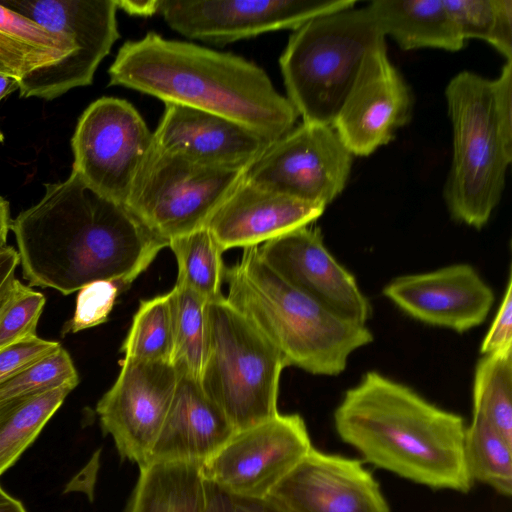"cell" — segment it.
Masks as SVG:
<instances>
[{"instance_id": "cell-17", "label": "cell", "mask_w": 512, "mask_h": 512, "mask_svg": "<svg viewBox=\"0 0 512 512\" xmlns=\"http://www.w3.org/2000/svg\"><path fill=\"white\" fill-rule=\"evenodd\" d=\"M382 293L410 317L458 333L481 325L495 300L492 288L467 263L396 277Z\"/></svg>"}, {"instance_id": "cell-41", "label": "cell", "mask_w": 512, "mask_h": 512, "mask_svg": "<svg viewBox=\"0 0 512 512\" xmlns=\"http://www.w3.org/2000/svg\"><path fill=\"white\" fill-rule=\"evenodd\" d=\"M19 81L9 75L0 73V101L18 89ZM4 141V134L0 130V142Z\"/></svg>"}, {"instance_id": "cell-11", "label": "cell", "mask_w": 512, "mask_h": 512, "mask_svg": "<svg viewBox=\"0 0 512 512\" xmlns=\"http://www.w3.org/2000/svg\"><path fill=\"white\" fill-rule=\"evenodd\" d=\"M299 414H276L237 431L200 465L205 480L238 495L267 497L312 448Z\"/></svg>"}, {"instance_id": "cell-16", "label": "cell", "mask_w": 512, "mask_h": 512, "mask_svg": "<svg viewBox=\"0 0 512 512\" xmlns=\"http://www.w3.org/2000/svg\"><path fill=\"white\" fill-rule=\"evenodd\" d=\"M268 497L287 512H390L378 482L359 460L314 447Z\"/></svg>"}, {"instance_id": "cell-19", "label": "cell", "mask_w": 512, "mask_h": 512, "mask_svg": "<svg viewBox=\"0 0 512 512\" xmlns=\"http://www.w3.org/2000/svg\"><path fill=\"white\" fill-rule=\"evenodd\" d=\"M154 144L197 163L221 167H246L271 143L247 127L199 109L166 103Z\"/></svg>"}, {"instance_id": "cell-15", "label": "cell", "mask_w": 512, "mask_h": 512, "mask_svg": "<svg viewBox=\"0 0 512 512\" xmlns=\"http://www.w3.org/2000/svg\"><path fill=\"white\" fill-rule=\"evenodd\" d=\"M262 260L284 281L337 314L366 324L369 299L324 245L321 230L303 226L258 246Z\"/></svg>"}, {"instance_id": "cell-13", "label": "cell", "mask_w": 512, "mask_h": 512, "mask_svg": "<svg viewBox=\"0 0 512 512\" xmlns=\"http://www.w3.org/2000/svg\"><path fill=\"white\" fill-rule=\"evenodd\" d=\"M120 373L96 406L100 425L122 459L144 466L172 401L179 373L166 361L123 358Z\"/></svg>"}, {"instance_id": "cell-36", "label": "cell", "mask_w": 512, "mask_h": 512, "mask_svg": "<svg viewBox=\"0 0 512 512\" xmlns=\"http://www.w3.org/2000/svg\"><path fill=\"white\" fill-rule=\"evenodd\" d=\"M509 348H512L511 275H509L507 286L496 316L481 343L480 353L482 355H489Z\"/></svg>"}, {"instance_id": "cell-26", "label": "cell", "mask_w": 512, "mask_h": 512, "mask_svg": "<svg viewBox=\"0 0 512 512\" xmlns=\"http://www.w3.org/2000/svg\"><path fill=\"white\" fill-rule=\"evenodd\" d=\"M168 247L177 262L176 285L194 291L208 302L224 296V251L206 226L169 240Z\"/></svg>"}, {"instance_id": "cell-12", "label": "cell", "mask_w": 512, "mask_h": 512, "mask_svg": "<svg viewBox=\"0 0 512 512\" xmlns=\"http://www.w3.org/2000/svg\"><path fill=\"white\" fill-rule=\"evenodd\" d=\"M354 5L353 0H162L160 13L186 38L226 45L270 31H293Z\"/></svg>"}, {"instance_id": "cell-25", "label": "cell", "mask_w": 512, "mask_h": 512, "mask_svg": "<svg viewBox=\"0 0 512 512\" xmlns=\"http://www.w3.org/2000/svg\"><path fill=\"white\" fill-rule=\"evenodd\" d=\"M168 294L173 328L171 363L179 373L200 380L209 345L208 301L176 284Z\"/></svg>"}, {"instance_id": "cell-3", "label": "cell", "mask_w": 512, "mask_h": 512, "mask_svg": "<svg viewBox=\"0 0 512 512\" xmlns=\"http://www.w3.org/2000/svg\"><path fill=\"white\" fill-rule=\"evenodd\" d=\"M333 419L341 440L378 468L433 489L472 488L464 419L403 383L367 371L345 391Z\"/></svg>"}, {"instance_id": "cell-30", "label": "cell", "mask_w": 512, "mask_h": 512, "mask_svg": "<svg viewBox=\"0 0 512 512\" xmlns=\"http://www.w3.org/2000/svg\"><path fill=\"white\" fill-rule=\"evenodd\" d=\"M444 3L465 41L483 40L507 61H512V1L444 0Z\"/></svg>"}, {"instance_id": "cell-14", "label": "cell", "mask_w": 512, "mask_h": 512, "mask_svg": "<svg viewBox=\"0 0 512 512\" xmlns=\"http://www.w3.org/2000/svg\"><path fill=\"white\" fill-rule=\"evenodd\" d=\"M412 108L410 88L385 44L365 58L331 126L352 155L368 156L409 122Z\"/></svg>"}, {"instance_id": "cell-21", "label": "cell", "mask_w": 512, "mask_h": 512, "mask_svg": "<svg viewBox=\"0 0 512 512\" xmlns=\"http://www.w3.org/2000/svg\"><path fill=\"white\" fill-rule=\"evenodd\" d=\"M0 4L72 42L89 85L120 37L115 0H1Z\"/></svg>"}, {"instance_id": "cell-18", "label": "cell", "mask_w": 512, "mask_h": 512, "mask_svg": "<svg viewBox=\"0 0 512 512\" xmlns=\"http://www.w3.org/2000/svg\"><path fill=\"white\" fill-rule=\"evenodd\" d=\"M325 206L276 193L242 178L206 227L225 252L252 248L310 225Z\"/></svg>"}, {"instance_id": "cell-29", "label": "cell", "mask_w": 512, "mask_h": 512, "mask_svg": "<svg viewBox=\"0 0 512 512\" xmlns=\"http://www.w3.org/2000/svg\"><path fill=\"white\" fill-rule=\"evenodd\" d=\"M172 351L169 294L140 301L120 352L124 358L171 363Z\"/></svg>"}, {"instance_id": "cell-23", "label": "cell", "mask_w": 512, "mask_h": 512, "mask_svg": "<svg viewBox=\"0 0 512 512\" xmlns=\"http://www.w3.org/2000/svg\"><path fill=\"white\" fill-rule=\"evenodd\" d=\"M139 469L126 512H205L206 481L199 464L152 462Z\"/></svg>"}, {"instance_id": "cell-5", "label": "cell", "mask_w": 512, "mask_h": 512, "mask_svg": "<svg viewBox=\"0 0 512 512\" xmlns=\"http://www.w3.org/2000/svg\"><path fill=\"white\" fill-rule=\"evenodd\" d=\"M445 98L453 150L443 198L454 221L480 230L501 200L512 163V61L492 79L456 74Z\"/></svg>"}, {"instance_id": "cell-38", "label": "cell", "mask_w": 512, "mask_h": 512, "mask_svg": "<svg viewBox=\"0 0 512 512\" xmlns=\"http://www.w3.org/2000/svg\"><path fill=\"white\" fill-rule=\"evenodd\" d=\"M162 0H115L118 10H123L127 14L139 17H149L160 13Z\"/></svg>"}, {"instance_id": "cell-39", "label": "cell", "mask_w": 512, "mask_h": 512, "mask_svg": "<svg viewBox=\"0 0 512 512\" xmlns=\"http://www.w3.org/2000/svg\"><path fill=\"white\" fill-rule=\"evenodd\" d=\"M13 220L10 216L9 202L0 196V249L6 246L9 230Z\"/></svg>"}, {"instance_id": "cell-2", "label": "cell", "mask_w": 512, "mask_h": 512, "mask_svg": "<svg viewBox=\"0 0 512 512\" xmlns=\"http://www.w3.org/2000/svg\"><path fill=\"white\" fill-rule=\"evenodd\" d=\"M108 75L109 85L225 117L270 142L293 129L299 117L253 62L155 32L125 42Z\"/></svg>"}, {"instance_id": "cell-4", "label": "cell", "mask_w": 512, "mask_h": 512, "mask_svg": "<svg viewBox=\"0 0 512 512\" xmlns=\"http://www.w3.org/2000/svg\"><path fill=\"white\" fill-rule=\"evenodd\" d=\"M228 302L280 352L286 366L319 376H337L349 357L369 345L368 326L347 319L284 281L246 248L227 268Z\"/></svg>"}, {"instance_id": "cell-35", "label": "cell", "mask_w": 512, "mask_h": 512, "mask_svg": "<svg viewBox=\"0 0 512 512\" xmlns=\"http://www.w3.org/2000/svg\"><path fill=\"white\" fill-rule=\"evenodd\" d=\"M206 481L205 512H287L271 498L248 497L228 492Z\"/></svg>"}, {"instance_id": "cell-27", "label": "cell", "mask_w": 512, "mask_h": 512, "mask_svg": "<svg viewBox=\"0 0 512 512\" xmlns=\"http://www.w3.org/2000/svg\"><path fill=\"white\" fill-rule=\"evenodd\" d=\"M463 457L473 481L481 482L502 496L512 494V443L479 416L466 425Z\"/></svg>"}, {"instance_id": "cell-37", "label": "cell", "mask_w": 512, "mask_h": 512, "mask_svg": "<svg viewBox=\"0 0 512 512\" xmlns=\"http://www.w3.org/2000/svg\"><path fill=\"white\" fill-rule=\"evenodd\" d=\"M20 263L18 251L12 246L0 249V300L14 281L15 271Z\"/></svg>"}, {"instance_id": "cell-10", "label": "cell", "mask_w": 512, "mask_h": 512, "mask_svg": "<svg viewBox=\"0 0 512 512\" xmlns=\"http://www.w3.org/2000/svg\"><path fill=\"white\" fill-rule=\"evenodd\" d=\"M352 154L331 125L302 122L271 142L243 179L264 189L327 206L345 188Z\"/></svg>"}, {"instance_id": "cell-8", "label": "cell", "mask_w": 512, "mask_h": 512, "mask_svg": "<svg viewBox=\"0 0 512 512\" xmlns=\"http://www.w3.org/2000/svg\"><path fill=\"white\" fill-rule=\"evenodd\" d=\"M244 171L203 165L154 144L125 208L151 233L169 242L205 227Z\"/></svg>"}, {"instance_id": "cell-9", "label": "cell", "mask_w": 512, "mask_h": 512, "mask_svg": "<svg viewBox=\"0 0 512 512\" xmlns=\"http://www.w3.org/2000/svg\"><path fill=\"white\" fill-rule=\"evenodd\" d=\"M71 147L72 171L98 195L125 207L154 138L130 102L102 97L79 117Z\"/></svg>"}, {"instance_id": "cell-42", "label": "cell", "mask_w": 512, "mask_h": 512, "mask_svg": "<svg viewBox=\"0 0 512 512\" xmlns=\"http://www.w3.org/2000/svg\"><path fill=\"white\" fill-rule=\"evenodd\" d=\"M0 73L1 74H6L8 75V73L6 72V70L0 65Z\"/></svg>"}, {"instance_id": "cell-33", "label": "cell", "mask_w": 512, "mask_h": 512, "mask_svg": "<svg viewBox=\"0 0 512 512\" xmlns=\"http://www.w3.org/2000/svg\"><path fill=\"white\" fill-rule=\"evenodd\" d=\"M121 292L118 283L108 280L94 281L82 287L76 297L74 315L64 324L62 335L105 323Z\"/></svg>"}, {"instance_id": "cell-1", "label": "cell", "mask_w": 512, "mask_h": 512, "mask_svg": "<svg viewBox=\"0 0 512 512\" xmlns=\"http://www.w3.org/2000/svg\"><path fill=\"white\" fill-rule=\"evenodd\" d=\"M44 187L42 198L20 212L11 227L29 286L69 295L108 280L124 292L168 246L73 171Z\"/></svg>"}, {"instance_id": "cell-28", "label": "cell", "mask_w": 512, "mask_h": 512, "mask_svg": "<svg viewBox=\"0 0 512 512\" xmlns=\"http://www.w3.org/2000/svg\"><path fill=\"white\" fill-rule=\"evenodd\" d=\"M473 415L512 443V348L482 355L475 367Z\"/></svg>"}, {"instance_id": "cell-32", "label": "cell", "mask_w": 512, "mask_h": 512, "mask_svg": "<svg viewBox=\"0 0 512 512\" xmlns=\"http://www.w3.org/2000/svg\"><path fill=\"white\" fill-rule=\"evenodd\" d=\"M46 299L14 279L0 300V348L36 336Z\"/></svg>"}, {"instance_id": "cell-31", "label": "cell", "mask_w": 512, "mask_h": 512, "mask_svg": "<svg viewBox=\"0 0 512 512\" xmlns=\"http://www.w3.org/2000/svg\"><path fill=\"white\" fill-rule=\"evenodd\" d=\"M79 376L69 353L61 347L0 384V406L62 386L76 387Z\"/></svg>"}, {"instance_id": "cell-40", "label": "cell", "mask_w": 512, "mask_h": 512, "mask_svg": "<svg viewBox=\"0 0 512 512\" xmlns=\"http://www.w3.org/2000/svg\"><path fill=\"white\" fill-rule=\"evenodd\" d=\"M0 512H27L22 503L0 486Z\"/></svg>"}, {"instance_id": "cell-20", "label": "cell", "mask_w": 512, "mask_h": 512, "mask_svg": "<svg viewBox=\"0 0 512 512\" xmlns=\"http://www.w3.org/2000/svg\"><path fill=\"white\" fill-rule=\"evenodd\" d=\"M235 432L223 411L204 392L200 380L179 373L167 415L146 464L201 465Z\"/></svg>"}, {"instance_id": "cell-6", "label": "cell", "mask_w": 512, "mask_h": 512, "mask_svg": "<svg viewBox=\"0 0 512 512\" xmlns=\"http://www.w3.org/2000/svg\"><path fill=\"white\" fill-rule=\"evenodd\" d=\"M385 36L366 8L313 18L293 30L279 65L304 122L331 125L367 55Z\"/></svg>"}, {"instance_id": "cell-34", "label": "cell", "mask_w": 512, "mask_h": 512, "mask_svg": "<svg viewBox=\"0 0 512 512\" xmlns=\"http://www.w3.org/2000/svg\"><path fill=\"white\" fill-rule=\"evenodd\" d=\"M61 347L36 335L0 348V384Z\"/></svg>"}, {"instance_id": "cell-22", "label": "cell", "mask_w": 512, "mask_h": 512, "mask_svg": "<svg viewBox=\"0 0 512 512\" xmlns=\"http://www.w3.org/2000/svg\"><path fill=\"white\" fill-rule=\"evenodd\" d=\"M384 36L403 50L458 51L465 40L444 0H375L365 7Z\"/></svg>"}, {"instance_id": "cell-7", "label": "cell", "mask_w": 512, "mask_h": 512, "mask_svg": "<svg viewBox=\"0 0 512 512\" xmlns=\"http://www.w3.org/2000/svg\"><path fill=\"white\" fill-rule=\"evenodd\" d=\"M208 354L200 378L235 431L278 414L286 363L275 346L225 296L207 303Z\"/></svg>"}, {"instance_id": "cell-24", "label": "cell", "mask_w": 512, "mask_h": 512, "mask_svg": "<svg viewBox=\"0 0 512 512\" xmlns=\"http://www.w3.org/2000/svg\"><path fill=\"white\" fill-rule=\"evenodd\" d=\"M74 388L62 386L0 406V476L34 442Z\"/></svg>"}]
</instances>
